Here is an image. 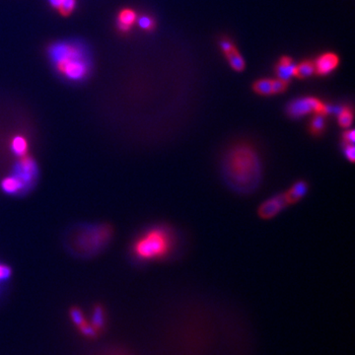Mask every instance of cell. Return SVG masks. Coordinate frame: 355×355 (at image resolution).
<instances>
[{"label":"cell","instance_id":"obj_1","mask_svg":"<svg viewBox=\"0 0 355 355\" xmlns=\"http://www.w3.org/2000/svg\"><path fill=\"white\" fill-rule=\"evenodd\" d=\"M222 164L226 182L238 193H252L260 184L263 174L260 155L250 144H239L231 147Z\"/></svg>","mask_w":355,"mask_h":355},{"label":"cell","instance_id":"obj_2","mask_svg":"<svg viewBox=\"0 0 355 355\" xmlns=\"http://www.w3.org/2000/svg\"><path fill=\"white\" fill-rule=\"evenodd\" d=\"M175 236L171 228L153 226L137 236L132 246L133 257L140 261L164 260L172 253Z\"/></svg>","mask_w":355,"mask_h":355},{"label":"cell","instance_id":"obj_3","mask_svg":"<svg viewBox=\"0 0 355 355\" xmlns=\"http://www.w3.org/2000/svg\"><path fill=\"white\" fill-rule=\"evenodd\" d=\"M50 55L62 74L72 80H80L88 73L85 51L78 44L60 43L51 46Z\"/></svg>","mask_w":355,"mask_h":355},{"label":"cell","instance_id":"obj_4","mask_svg":"<svg viewBox=\"0 0 355 355\" xmlns=\"http://www.w3.org/2000/svg\"><path fill=\"white\" fill-rule=\"evenodd\" d=\"M111 229L108 226H93L81 231L76 238V247L80 253H95L109 242Z\"/></svg>","mask_w":355,"mask_h":355},{"label":"cell","instance_id":"obj_5","mask_svg":"<svg viewBox=\"0 0 355 355\" xmlns=\"http://www.w3.org/2000/svg\"><path fill=\"white\" fill-rule=\"evenodd\" d=\"M335 112V109L328 104L320 101L314 97H305L301 99L294 100L287 107V114L291 118L298 119L310 113L328 116L329 114Z\"/></svg>","mask_w":355,"mask_h":355},{"label":"cell","instance_id":"obj_6","mask_svg":"<svg viewBox=\"0 0 355 355\" xmlns=\"http://www.w3.org/2000/svg\"><path fill=\"white\" fill-rule=\"evenodd\" d=\"M18 159L19 160L16 163L13 175L25 184L27 190H29L38 178V166L30 156L25 155Z\"/></svg>","mask_w":355,"mask_h":355},{"label":"cell","instance_id":"obj_7","mask_svg":"<svg viewBox=\"0 0 355 355\" xmlns=\"http://www.w3.org/2000/svg\"><path fill=\"white\" fill-rule=\"evenodd\" d=\"M286 207L287 205L282 193V195L268 198L261 203L258 209V214L263 220H270L282 212Z\"/></svg>","mask_w":355,"mask_h":355},{"label":"cell","instance_id":"obj_8","mask_svg":"<svg viewBox=\"0 0 355 355\" xmlns=\"http://www.w3.org/2000/svg\"><path fill=\"white\" fill-rule=\"evenodd\" d=\"M338 64H340V58L336 53H324V55H320L314 62L315 73L319 74V76H327L334 71L338 67Z\"/></svg>","mask_w":355,"mask_h":355},{"label":"cell","instance_id":"obj_9","mask_svg":"<svg viewBox=\"0 0 355 355\" xmlns=\"http://www.w3.org/2000/svg\"><path fill=\"white\" fill-rule=\"evenodd\" d=\"M308 183L305 181H297L292 184L291 189L284 193L287 205H293L300 202L308 193Z\"/></svg>","mask_w":355,"mask_h":355},{"label":"cell","instance_id":"obj_10","mask_svg":"<svg viewBox=\"0 0 355 355\" xmlns=\"http://www.w3.org/2000/svg\"><path fill=\"white\" fill-rule=\"evenodd\" d=\"M0 188L7 195L11 196L20 195V193L27 191L25 184L17 177L14 176L13 174L2 179L1 183H0Z\"/></svg>","mask_w":355,"mask_h":355},{"label":"cell","instance_id":"obj_11","mask_svg":"<svg viewBox=\"0 0 355 355\" xmlns=\"http://www.w3.org/2000/svg\"><path fill=\"white\" fill-rule=\"evenodd\" d=\"M71 318L73 323L76 324L77 328L80 330L84 336L92 338V336L97 335V331L93 328L92 324H88L87 322H86L85 318H84V315L80 310L72 309Z\"/></svg>","mask_w":355,"mask_h":355},{"label":"cell","instance_id":"obj_12","mask_svg":"<svg viewBox=\"0 0 355 355\" xmlns=\"http://www.w3.org/2000/svg\"><path fill=\"white\" fill-rule=\"evenodd\" d=\"M11 151L16 157L20 158L23 156L28 155L29 151V144H28L27 139L22 135H16L11 140L10 144Z\"/></svg>","mask_w":355,"mask_h":355},{"label":"cell","instance_id":"obj_13","mask_svg":"<svg viewBox=\"0 0 355 355\" xmlns=\"http://www.w3.org/2000/svg\"><path fill=\"white\" fill-rule=\"evenodd\" d=\"M137 21V13L132 9H123L119 15V27L121 31L127 32Z\"/></svg>","mask_w":355,"mask_h":355},{"label":"cell","instance_id":"obj_14","mask_svg":"<svg viewBox=\"0 0 355 355\" xmlns=\"http://www.w3.org/2000/svg\"><path fill=\"white\" fill-rule=\"evenodd\" d=\"M315 73V64L311 60H305L301 64L295 65V70H294V76L297 78L304 79L310 77Z\"/></svg>","mask_w":355,"mask_h":355},{"label":"cell","instance_id":"obj_15","mask_svg":"<svg viewBox=\"0 0 355 355\" xmlns=\"http://www.w3.org/2000/svg\"><path fill=\"white\" fill-rule=\"evenodd\" d=\"M224 55L227 58L229 64H230L233 69L236 70V71H243L244 70L245 62L237 49L233 48L232 50L224 53Z\"/></svg>","mask_w":355,"mask_h":355},{"label":"cell","instance_id":"obj_16","mask_svg":"<svg viewBox=\"0 0 355 355\" xmlns=\"http://www.w3.org/2000/svg\"><path fill=\"white\" fill-rule=\"evenodd\" d=\"M326 130V116L316 114L310 121L309 132L314 137H320Z\"/></svg>","mask_w":355,"mask_h":355},{"label":"cell","instance_id":"obj_17","mask_svg":"<svg viewBox=\"0 0 355 355\" xmlns=\"http://www.w3.org/2000/svg\"><path fill=\"white\" fill-rule=\"evenodd\" d=\"M338 112V120L340 127L345 128H350L354 121V112L349 107H343Z\"/></svg>","mask_w":355,"mask_h":355},{"label":"cell","instance_id":"obj_18","mask_svg":"<svg viewBox=\"0 0 355 355\" xmlns=\"http://www.w3.org/2000/svg\"><path fill=\"white\" fill-rule=\"evenodd\" d=\"M254 91L259 95H272V80L270 79H261L254 84Z\"/></svg>","mask_w":355,"mask_h":355},{"label":"cell","instance_id":"obj_19","mask_svg":"<svg viewBox=\"0 0 355 355\" xmlns=\"http://www.w3.org/2000/svg\"><path fill=\"white\" fill-rule=\"evenodd\" d=\"M294 64L289 65H280L277 64L275 67V72L277 74V78L284 79V80L289 81L292 76H294V70H295Z\"/></svg>","mask_w":355,"mask_h":355},{"label":"cell","instance_id":"obj_20","mask_svg":"<svg viewBox=\"0 0 355 355\" xmlns=\"http://www.w3.org/2000/svg\"><path fill=\"white\" fill-rule=\"evenodd\" d=\"M105 324V315L104 310L101 307H97L94 310V314H93L92 324L93 328L97 333H99L100 330L103 328Z\"/></svg>","mask_w":355,"mask_h":355},{"label":"cell","instance_id":"obj_21","mask_svg":"<svg viewBox=\"0 0 355 355\" xmlns=\"http://www.w3.org/2000/svg\"><path fill=\"white\" fill-rule=\"evenodd\" d=\"M288 87V81L284 79H273L272 80V94H282Z\"/></svg>","mask_w":355,"mask_h":355},{"label":"cell","instance_id":"obj_22","mask_svg":"<svg viewBox=\"0 0 355 355\" xmlns=\"http://www.w3.org/2000/svg\"><path fill=\"white\" fill-rule=\"evenodd\" d=\"M76 0H64L62 6H60L58 10L64 16L69 15L73 11L74 7H76Z\"/></svg>","mask_w":355,"mask_h":355},{"label":"cell","instance_id":"obj_23","mask_svg":"<svg viewBox=\"0 0 355 355\" xmlns=\"http://www.w3.org/2000/svg\"><path fill=\"white\" fill-rule=\"evenodd\" d=\"M139 24L142 29L151 31L155 26V22H154L153 18L148 17V16H142L139 18Z\"/></svg>","mask_w":355,"mask_h":355},{"label":"cell","instance_id":"obj_24","mask_svg":"<svg viewBox=\"0 0 355 355\" xmlns=\"http://www.w3.org/2000/svg\"><path fill=\"white\" fill-rule=\"evenodd\" d=\"M11 277V268L6 263H0V284L7 282Z\"/></svg>","mask_w":355,"mask_h":355},{"label":"cell","instance_id":"obj_25","mask_svg":"<svg viewBox=\"0 0 355 355\" xmlns=\"http://www.w3.org/2000/svg\"><path fill=\"white\" fill-rule=\"evenodd\" d=\"M343 149L345 157L349 159L350 162L354 163L355 158V148L354 144H343Z\"/></svg>","mask_w":355,"mask_h":355},{"label":"cell","instance_id":"obj_26","mask_svg":"<svg viewBox=\"0 0 355 355\" xmlns=\"http://www.w3.org/2000/svg\"><path fill=\"white\" fill-rule=\"evenodd\" d=\"M354 130H347L343 133V144H354L355 141Z\"/></svg>","mask_w":355,"mask_h":355},{"label":"cell","instance_id":"obj_27","mask_svg":"<svg viewBox=\"0 0 355 355\" xmlns=\"http://www.w3.org/2000/svg\"><path fill=\"white\" fill-rule=\"evenodd\" d=\"M220 46L224 53H228V51L232 50L233 48H235L234 44L231 43L230 41H228V40H223V41H221Z\"/></svg>","mask_w":355,"mask_h":355},{"label":"cell","instance_id":"obj_28","mask_svg":"<svg viewBox=\"0 0 355 355\" xmlns=\"http://www.w3.org/2000/svg\"><path fill=\"white\" fill-rule=\"evenodd\" d=\"M50 1L51 6L55 7V8L60 9V6H62V2L64 0H49Z\"/></svg>","mask_w":355,"mask_h":355}]
</instances>
